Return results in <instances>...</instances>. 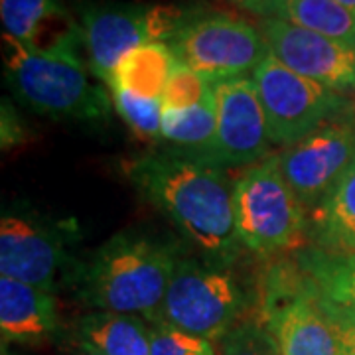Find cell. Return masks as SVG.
Masks as SVG:
<instances>
[{
    "label": "cell",
    "instance_id": "cell-4",
    "mask_svg": "<svg viewBox=\"0 0 355 355\" xmlns=\"http://www.w3.org/2000/svg\"><path fill=\"white\" fill-rule=\"evenodd\" d=\"M249 308V294L231 265L180 257L162 304V320L205 340H221Z\"/></svg>",
    "mask_w": 355,
    "mask_h": 355
},
{
    "label": "cell",
    "instance_id": "cell-3",
    "mask_svg": "<svg viewBox=\"0 0 355 355\" xmlns=\"http://www.w3.org/2000/svg\"><path fill=\"white\" fill-rule=\"evenodd\" d=\"M4 76L14 95L34 113L53 121H105L111 97L87 60L76 53L30 50L2 34Z\"/></svg>",
    "mask_w": 355,
    "mask_h": 355
},
{
    "label": "cell",
    "instance_id": "cell-7",
    "mask_svg": "<svg viewBox=\"0 0 355 355\" xmlns=\"http://www.w3.org/2000/svg\"><path fill=\"white\" fill-rule=\"evenodd\" d=\"M235 225L245 249L272 254L302 239L306 214L277 156L249 166L235 182Z\"/></svg>",
    "mask_w": 355,
    "mask_h": 355
},
{
    "label": "cell",
    "instance_id": "cell-28",
    "mask_svg": "<svg viewBox=\"0 0 355 355\" xmlns=\"http://www.w3.org/2000/svg\"><path fill=\"white\" fill-rule=\"evenodd\" d=\"M71 355H103V354L101 352H97L93 345H89V343H85V342H79L77 349Z\"/></svg>",
    "mask_w": 355,
    "mask_h": 355
},
{
    "label": "cell",
    "instance_id": "cell-1",
    "mask_svg": "<svg viewBox=\"0 0 355 355\" xmlns=\"http://www.w3.org/2000/svg\"><path fill=\"white\" fill-rule=\"evenodd\" d=\"M128 180L170 217L202 259L231 265L243 245L235 225V182L223 168L166 150L128 160Z\"/></svg>",
    "mask_w": 355,
    "mask_h": 355
},
{
    "label": "cell",
    "instance_id": "cell-16",
    "mask_svg": "<svg viewBox=\"0 0 355 355\" xmlns=\"http://www.w3.org/2000/svg\"><path fill=\"white\" fill-rule=\"evenodd\" d=\"M174 153L211 164L216 153L217 113L216 97L190 109L162 107V135Z\"/></svg>",
    "mask_w": 355,
    "mask_h": 355
},
{
    "label": "cell",
    "instance_id": "cell-24",
    "mask_svg": "<svg viewBox=\"0 0 355 355\" xmlns=\"http://www.w3.org/2000/svg\"><path fill=\"white\" fill-rule=\"evenodd\" d=\"M214 95V83L178 62L162 93L164 109H190Z\"/></svg>",
    "mask_w": 355,
    "mask_h": 355
},
{
    "label": "cell",
    "instance_id": "cell-2",
    "mask_svg": "<svg viewBox=\"0 0 355 355\" xmlns=\"http://www.w3.org/2000/svg\"><path fill=\"white\" fill-rule=\"evenodd\" d=\"M178 249L160 237L121 231L77 266L79 300L99 312L162 320L166 291L176 268Z\"/></svg>",
    "mask_w": 355,
    "mask_h": 355
},
{
    "label": "cell",
    "instance_id": "cell-14",
    "mask_svg": "<svg viewBox=\"0 0 355 355\" xmlns=\"http://www.w3.org/2000/svg\"><path fill=\"white\" fill-rule=\"evenodd\" d=\"M4 34L30 50L85 55L83 30L64 0H0Z\"/></svg>",
    "mask_w": 355,
    "mask_h": 355
},
{
    "label": "cell",
    "instance_id": "cell-9",
    "mask_svg": "<svg viewBox=\"0 0 355 355\" xmlns=\"http://www.w3.org/2000/svg\"><path fill=\"white\" fill-rule=\"evenodd\" d=\"M69 233L30 207H8L0 219V272L53 294L76 279L77 266L67 251Z\"/></svg>",
    "mask_w": 355,
    "mask_h": 355
},
{
    "label": "cell",
    "instance_id": "cell-29",
    "mask_svg": "<svg viewBox=\"0 0 355 355\" xmlns=\"http://www.w3.org/2000/svg\"><path fill=\"white\" fill-rule=\"evenodd\" d=\"M338 4H342L343 8L347 10V12H352L354 14V18H355V0H336Z\"/></svg>",
    "mask_w": 355,
    "mask_h": 355
},
{
    "label": "cell",
    "instance_id": "cell-19",
    "mask_svg": "<svg viewBox=\"0 0 355 355\" xmlns=\"http://www.w3.org/2000/svg\"><path fill=\"white\" fill-rule=\"evenodd\" d=\"M176 64V58L168 44H144L128 51L119 62L107 85H119L148 99H162L166 83Z\"/></svg>",
    "mask_w": 355,
    "mask_h": 355
},
{
    "label": "cell",
    "instance_id": "cell-20",
    "mask_svg": "<svg viewBox=\"0 0 355 355\" xmlns=\"http://www.w3.org/2000/svg\"><path fill=\"white\" fill-rule=\"evenodd\" d=\"M263 18H280L355 46V18L336 0H270Z\"/></svg>",
    "mask_w": 355,
    "mask_h": 355
},
{
    "label": "cell",
    "instance_id": "cell-26",
    "mask_svg": "<svg viewBox=\"0 0 355 355\" xmlns=\"http://www.w3.org/2000/svg\"><path fill=\"white\" fill-rule=\"evenodd\" d=\"M322 294V292H320ZM324 308L331 318L336 330L340 334V342H342V354L343 355H355V312L347 310L338 304H331L328 298H324Z\"/></svg>",
    "mask_w": 355,
    "mask_h": 355
},
{
    "label": "cell",
    "instance_id": "cell-17",
    "mask_svg": "<svg viewBox=\"0 0 355 355\" xmlns=\"http://www.w3.org/2000/svg\"><path fill=\"white\" fill-rule=\"evenodd\" d=\"M318 247L355 253V160L312 216Z\"/></svg>",
    "mask_w": 355,
    "mask_h": 355
},
{
    "label": "cell",
    "instance_id": "cell-13",
    "mask_svg": "<svg viewBox=\"0 0 355 355\" xmlns=\"http://www.w3.org/2000/svg\"><path fill=\"white\" fill-rule=\"evenodd\" d=\"M259 30L288 69L338 93L355 89V46L280 18H263Z\"/></svg>",
    "mask_w": 355,
    "mask_h": 355
},
{
    "label": "cell",
    "instance_id": "cell-12",
    "mask_svg": "<svg viewBox=\"0 0 355 355\" xmlns=\"http://www.w3.org/2000/svg\"><path fill=\"white\" fill-rule=\"evenodd\" d=\"M217 139L214 166L239 168L259 164L272 144L261 95L253 77L214 81Z\"/></svg>",
    "mask_w": 355,
    "mask_h": 355
},
{
    "label": "cell",
    "instance_id": "cell-21",
    "mask_svg": "<svg viewBox=\"0 0 355 355\" xmlns=\"http://www.w3.org/2000/svg\"><path fill=\"white\" fill-rule=\"evenodd\" d=\"M296 263L324 298L355 312V253L308 247L296 254Z\"/></svg>",
    "mask_w": 355,
    "mask_h": 355
},
{
    "label": "cell",
    "instance_id": "cell-10",
    "mask_svg": "<svg viewBox=\"0 0 355 355\" xmlns=\"http://www.w3.org/2000/svg\"><path fill=\"white\" fill-rule=\"evenodd\" d=\"M253 81L265 107L270 140L284 148L349 111V101L338 91L292 71L272 53L254 69Z\"/></svg>",
    "mask_w": 355,
    "mask_h": 355
},
{
    "label": "cell",
    "instance_id": "cell-6",
    "mask_svg": "<svg viewBox=\"0 0 355 355\" xmlns=\"http://www.w3.org/2000/svg\"><path fill=\"white\" fill-rule=\"evenodd\" d=\"M186 8L140 2H87L79 8L85 53L91 71L109 83L119 62L144 44H168L184 22Z\"/></svg>",
    "mask_w": 355,
    "mask_h": 355
},
{
    "label": "cell",
    "instance_id": "cell-22",
    "mask_svg": "<svg viewBox=\"0 0 355 355\" xmlns=\"http://www.w3.org/2000/svg\"><path fill=\"white\" fill-rule=\"evenodd\" d=\"M111 99L119 116L142 140L160 139L162 135V101L148 99L119 85H111Z\"/></svg>",
    "mask_w": 355,
    "mask_h": 355
},
{
    "label": "cell",
    "instance_id": "cell-23",
    "mask_svg": "<svg viewBox=\"0 0 355 355\" xmlns=\"http://www.w3.org/2000/svg\"><path fill=\"white\" fill-rule=\"evenodd\" d=\"M219 355H282V352L265 322L249 318L219 340Z\"/></svg>",
    "mask_w": 355,
    "mask_h": 355
},
{
    "label": "cell",
    "instance_id": "cell-11",
    "mask_svg": "<svg viewBox=\"0 0 355 355\" xmlns=\"http://www.w3.org/2000/svg\"><path fill=\"white\" fill-rule=\"evenodd\" d=\"M277 156L280 172L304 211H316L355 160L352 111L334 116Z\"/></svg>",
    "mask_w": 355,
    "mask_h": 355
},
{
    "label": "cell",
    "instance_id": "cell-25",
    "mask_svg": "<svg viewBox=\"0 0 355 355\" xmlns=\"http://www.w3.org/2000/svg\"><path fill=\"white\" fill-rule=\"evenodd\" d=\"M150 355H216L209 340L178 330L166 322L150 328Z\"/></svg>",
    "mask_w": 355,
    "mask_h": 355
},
{
    "label": "cell",
    "instance_id": "cell-5",
    "mask_svg": "<svg viewBox=\"0 0 355 355\" xmlns=\"http://www.w3.org/2000/svg\"><path fill=\"white\" fill-rule=\"evenodd\" d=\"M259 318L282 355H343L322 294L296 261H279L266 270Z\"/></svg>",
    "mask_w": 355,
    "mask_h": 355
},
{
    "label": "cell",
    "instance_id": "cell-18",
    "mask_svg": "<svg viewBox=\"0 0 355 355\" xmlns=\"http://www.w3.org/2000/svg\"><path fill=\"white\" fill-rule=\"evenodd\" d=\"M79 338L103 355H150V330L130 314L95 310L81 318Z\"/></svg>",
    "mask_w": 355,
    "mask_h": 355
},
{
    "label": "cell",
    "instance_id": "cell-15",
    "mask_svg": "<svg viewBox=\"0 0 355 355\" xmlns=\"http://www.w3.org/2000/svg\"><path fill=\"white\" fill-rule=\"evenodd\" d=\"M60 320L53 294L32 284L0 279V331L2 343L38 345L58 336Z\"/></svg>",
    "mask_w": 355,
    "mask_h": 355
},
{
    "label": "cell",
    "instance_id": "cell-8",
    "mask_svg": "<svg viewBox=\"0 0 355 355\" xmlns=\"http://www.w3.org/2000/svg\"><path fill=\"white\" fill-rule=\"evenodd\" d=\"M176 62L207 81L245 77L270 53L261 30L225 12L188 10L168 42Z\"/></svg>",
    "mask_w": 355,
    "mask_h": 355
},
{
    "label": "cell",
    "instance_id": "cell-27",
    "mask_svg": "<svg viewBox=\"0 0 355 355\" xmlns=\"http://www.w3.org/2000/svg\"><path fill=\"white\" fill-rule=\"evenodd\" d=\"M231 2L239 4L241 8L249 10V12L259 14V16H265L266 6H268V2H270V0H231Z\"/></svg>",
    "mask_w": 355,
    "mask_h": 355
}]
</instances>
